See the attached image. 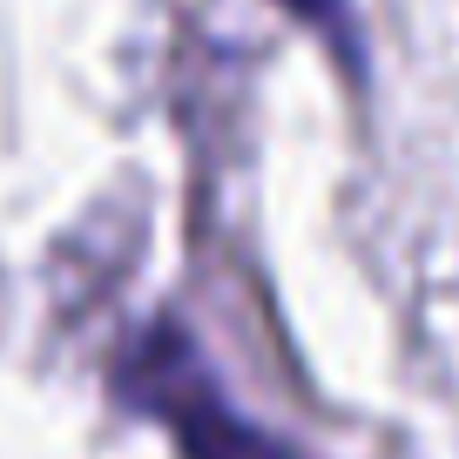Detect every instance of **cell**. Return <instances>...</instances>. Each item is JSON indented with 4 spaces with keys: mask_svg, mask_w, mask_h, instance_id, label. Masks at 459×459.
<instances>
[{
    "mask_svg": "<svg viewBox=\"0 0 459 459\" xmlns=\"http://www.w3.org/2000/svg\"><path fill=\"white\" fill-rule=\"evenodd\" d=\"M129 399L149 405L176 432V453L183 459H290L271 432H257L237 405L216 399L210 372L189 359V344L176 331H156L129 359Z\"/></svg>",
    "mask_w": 459,
    "mask_h": 459,
    "instance_id": "obj_1",
    "label": "cell"
},
{
    "mask_svg": "<svg viewBox=\"0 0 459 459\" xmlns=\"http://www.w3.org/2000/svg\"><path fill=\"white\" fill-rule=\"evenodd\" d=\"M331 7H338V14H344V0H298V14H311V21H325V28H331Z\"/></svg>",
    "mask_w": 459,
    "mask_h": 459,
    "instance_id": "obj_2",
    "label": "cell"
}]
</instances>
